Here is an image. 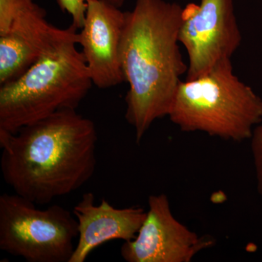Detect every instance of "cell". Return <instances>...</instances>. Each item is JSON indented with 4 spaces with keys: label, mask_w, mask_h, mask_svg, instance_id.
Here are the masks:
<instances>
[{
    "label": "cell",
    "mask_w": 262,
    "mask_h": 262,
    "mask_svg": "<svg viewBox=\"0 0 262 262\" xmlns=\"http://www.w3.org/2000/svg\"><path fill=\"white\" fill-rule=\"evenodd\" d=\"M104 1L107 2L110 4L115 5L117 8H121L125 3V0H104Z\"/></svg>",
    "instance_id": "cell-13"
},
{
    "label": "cell",
    "mask_w": 262,
    "mask_h": 262,
    "mask_svg": "<svg viewBox=\"0 0 262 262\" xmlns=\"http://www.w3.org/2000/svg\"><path fill=\"white\" fill-rule=\"evenodd\" d=\"M72 213L78 224V241L70 262H84L94 250L113 239L135 238L146 216L139 206L117 208L104 199L95 205L92 192L84 193Z\"/></svg>",
    "instance_id": "cell-9"
},
{
    "label": "cell",
    "mask_w": 262,
    "mask_h": 262,
    "mask_svg": "<svg viewBox=\"0 0 262 262\" xmlns=\"http://www.w3.org/2000/svg\"><path fill=\"white\" fill-rule=\"evenodd\" d=\"M94 122L66 110L15 133L0 131L1 171L15 194L49 204L84 185L96 168Z\"/></svg>",
    "instance_id": "cell-1"
},
{
    "label": "cell",
    "mask_w": 262,
    "mask_h": 262,
    "mask_svg": "<svg viewBox=\"0 0 262 262\" xmlns=\"http://www.w3.org/2000/svg\"><path fill=\"white\" fill-rule=\"evenodd\" d=\"M36 206L15 193L0 196V249L29 262H70L78 237L75 215L58 205Z\"/></svg>",
    "instance_id": "cell-5"
},
{
    "label": "cell",
    "mask_w": 262,
    "mask_h": 262,
    "mask_svg": "<svg viewBox=\"0 0 262 262\" xmlns=\"http://www.w3.org/2000/svg\"><path fill=\"white\" fill-rule=\"evenodd\" d=\"M179 39L189 59L186 80L232 59L242 42L233 0H200L199 5H186Z\"/></svg>",
    "instance_id": "cell-6"
},
{
    "label": "cell",
    "mask_w": 262,
    "mask_h": 262,
    "mask_svg": "<svg viewBox=\"0 0 262 262\" xmlns=\"http://www.w3.org/2000/svg\"><path fill=\"white\" fill-rule=\"evenodd\" d=\"M149 210L135 238L124 242L120 254L127 262H190L213 247L211 236H200L176 219L168 196L153 194Z\"/></svg>",
    "instance_id": "cell-7"
},
{
    "label": "cell",
    "mask_w": 262,
    "mask_h": 262,
    "mask_svg": "<svg viewBox=\"0 0 262 262\" xmlns=\"http://www.w3.org/2000/svg\"><path fill=\"white\" fill-rule=\"evenodd\" d=\"M125 20V12L104 0L88 3L78 45L93 83L98 89H111L125 82L120 60Z\"/></svg>",
    "instance_id": "cell-8"
},
{
    "label": "cell",
    "mask_w": 262,
    "mask_h": 262,
    "mask_svg": "<svg viewBox=\"0 0 262 262\" xmlns=\"http://www.w3.org/2000/svg\"><path fill=\"white\" fill-rule=\"evenodd\" d=\"M43 55L13 34L0 35V86L18 80Z\"/></svg>",
    "instance_id": "cell-10"
},
{
    "label": "cell",
    "mask_w": 262,
    "mask_h": 262,
    "mask_svg": "<svg viewBox=\"0 0 262 262\" xmlns=\"http://www.w3.org/2000/svg\"><path fill=\"white\" fill-rule=\"evenodd\" d=\"M251 151L256 175V187L262 196V122L255 127L251 138Z\"/></svg>",
    "instance_id": "cell-11"
},
{
    "label": "cell",
    "mask_w": 262,
    "mask_h": 262,
    "mask_svg": "<svg viewBox=\"0 0 262 262\" xmlns=\"http://www.w3.org/2000/svg\"><path fill=\"white\" fill-rule=\"evenodd\" d=\"M168 117L184 132L241 142L251 139L262 122V98L234 73L232 59L225 60L182 80Z\"/></svg>",
    "instance_id": "cell-4"
},
{
    "label": "cell",
    "mask_w": 262,
    "mask_h": 262,
    "mask_svg": "<svg viewBox=\"0 0 262 262\" xmlns=\"http://www.w3.org/2000/svg\"><path fill=\"white\" fill-rule=\"evenodd\" d=\"M183 8L165 0H136L125 12L120 60L125 82V119L139 144L158 119L168 116L188 65L179 48Z\"/></svg>",
    "instance_id": "cell-2"
},
{
    "label": "cell",
    "mask_w": 262,
    "mask_h": 262,
    "mask_svg": "<svg viewBox=\"0 0 262 262\" xmlns=\"http://www.w3.org/2000/svg\"><path fill=\"white\" fill-rule=\"evenodd\" d=\"M77 45L78 32L18 80L0 86V131L15 133L62 110H77L94 84Z\"/></svg>",
    "instance_id": "cell-3"
},
{
    "label": "cell",
    "mask_w": 262,
    "mask_h": 262,
    "mask_svg": "<svg viewBox=\"0 0 262 262\" xmlns=\"http://www.w3.org/2000/svg\"><path fill=\"white\" fill-rule=\"evenodd\" d=\"M89 1L90 0H56L62 11L67 12L72 16V24L77 29H81L83 27Z\"/></svg>",
    "instance_id": "cell-12"
}]
</instances>
